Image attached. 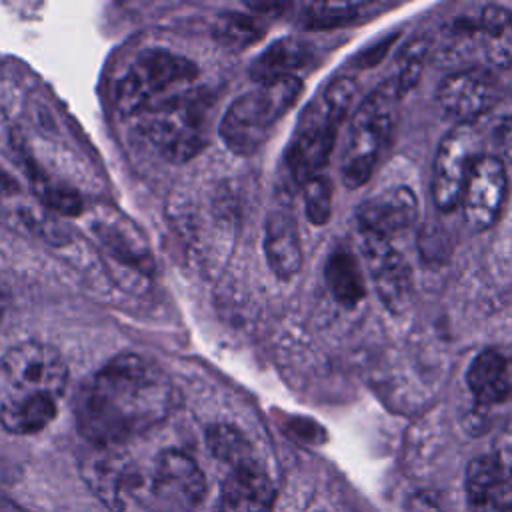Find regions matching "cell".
Instances as JSON below:
<instances>
[{"mask_svg":"<svg viewBox=\"0 0 512 512\" xmlns=\"http://www.w3.org/2000/svg\"><path fill=\"white\" fill-rule=\"evenodd\" d=\"M492 458L498 466L508 474L512 480V422H508L494 438V452Z\"/></svg>","mask_w":512,"mask_h":512,"instance_id":"28","label":"cell"},{"mask_svg":"<svg viewBox=\"0 0 512 512\" xmlns=\"http://www.w3.org/2000/svg\"><path fill=\"white\" fill-rule=\"evenodd\" d=\"M300 94L302 82L298 76L256 82L222 116L220 138L232 152L252 154L268 138L274 124L296 104Z\"/></svg>","mask_w":512,"mask_h":512,"instance_id":"6","label":"cell"},{"mask_svg":"<svg viewBox=\"0 0 512 512\" xmlns=\"http://www.w3.org/2000/svg\"><path fill=\"white\" fill-rule=\"evenodd\" d=\"M326 284L334 296V300L346 308L358 306L366 296L364 274L356 262V258L346 250H336L324 268Z\"/></svg>","mask_w":512,"mask_h":512,"instance_id":"21","label":"cell"},{"mask_svg":"<svg viewBox=\"0 0 512 512\" xmlns=\"http://www.w3.org/2000/svg\"><path fill=\"white\" fill-rule=\"evenodd\" d=\"M32 190L44 206H48L60 214L76 216L82 212L80 194L44 174H32Z\"/></svg>","mask_w":512,"mask_h":512,"instance_id":"24","label":"cell"},{"mask_svg":"<svg viewBox=\"0 0 512 512\" xmlns=\"http://www.w3.org/2000/svg\"><path fill=\"white\" fill-rule=\"evenodd\" d=\"M198 68L184 56L154 50L142 54L118 84V108L126 116H140L190 90Z\"/></svg>","mask_w":512,"mask_h":512,"instance_id":"8","label":"cell"},{"mask_svg":"<svg viewBox=\"0 0 512 512\" xmlns=\"http://www.w3.org/2000/svg\"><path fill=\"white\" fill-rule=\"evenodd\" d=\"M82 476L104 506L122 512L126 500L134 498L140 468L112 446H98V452L84 460Z\"/></svg>","mask_w":512,"mask_h":512,"instance_id":"14","label":"cell"},{"mask_svg":"<svg viewBox=\"0 0 512 512\" xmlns=\"http://www.w3.org/2000/svg\"><path fill=\"white\" fill-rule=\"evenodd\" d=\"M358 244L380 302L394 314L404 312L412 300V270L390 238L358 228Z\"/></svg>","mask_w":512,"mask_h":512,"instance_id":"11","label":"cell"},{"mask_svg":"<svg viewBox=\"0 0 512 512\" xmlns=\"http://www.w3.org/2000/svg\"><path fill=\"white\" fill-rule=\"evenodd\" d=\"M264 252L278 278L288 280L298 274L302 266V248L296 222L288 210L276 208L270 212L264 232Z\"/></svg>","mask_w":512,"mask_h":512,"instance_id":"18","label":"cell"},{"mask_svg":"<svg viewBox=\"0 0 512 512\" xmlns=\"http://www.w3.org/2000/svg\"><path fill=\"white\" fill-rule=\"evenodd\" d=\"M354 94L356 86L350 78H336L306 108L286 154L290 174L296 182H308L326 166L340 122L346 116Z\"/></svg>","mask_w":512,"mask_h":512,"instance_id":"5","label":"cell"},{"mask_svg":"<svg viewBox=\"0 0 512 512\" xmlns=\"http://www.w3.org/2000/svg\"><path fill=\"white\" fill-rule=\"evenodd\" d=\"M98 236L102 238L104 248L118 258L122 264L136 268V270H150V256L144 248L142 242L134 234L124 232L122 228L110 224V222H100L96 226Z\"/></svg>","mask_w":512,"mask_h":512,"instance_id":"23","label":"cell"},{"mask_svg":"<svg viewBox=\"0 0 512 512\" xmlns=\"http://www.w3.org/2000/svg\"><path fill=\"white\" fill-rule=\"evenodd\" d=\"M312 60V46L298 38H284L274 42L262 52L254 66L252 76L256 82H266L282 76H294V70L304 68Z\"/></svg>","mask_w":512,"mask_h":512,"instance_id":"20","label":"cell"},{"mask_svg":"<svg viewBox=\"0 0 512 512\" xmlns=\"http://www.w3.org/2000/svg\"><path fill=\"white\" fill-rule=\"evenodd\" d=\"M440 58L468 68H508L512 64V12L484 4L458 14L442 32Z\"/></svg>","mask_w":512,"mask_h":512,"instance_id":"4","label":"cell"},{"mask_svg":"<svg viewBox=\"0 0 512 512\" xmlns=\"http://www.w3.org/2000/svg\"><path fill=\"white\" fill-rule=\"evenodd\" d=\"M304 186V206H306V216L312 224L322 226L328 222L332 214V186L330 180L322 174L310 178Z\"/></svg>","mask_w":512,"mask_h":512,"instance_id":"26","label":"cell"},{"mask_svg":"<svg viewBox=\"0 0 512 512\" xmlns=\"http://www.w3.org/2000/svg\"><path fill=\"white\" fill-rule=\"evenodd\" d=\"M436 100L442 112L458 124H476L498 104L500 90L490 70L460 68L440 82Z\"/></svg>","mask_w":512,"mask_h":512,"instance_id":"12","label":"cell"},{"mask_svg":"<svg viewBox=\"0 0 512 512\" xmlns=\"http://www.w3.org/2000/svg\"><path fill=\"white\" fill-rule=\"evenodd\" d=\"M206 492L200 466L186 452L164 450L140 470L134 498L148 512H192Z\"/></svg>","mask_w":512,"mask_h":512,"instance_id":"9","label":"cell"},{"mask_svg":"<svg viewBox=\"0 0 512 512\" xmlns=\"http://www.w3.org/2000/svg\"><path fill=\"white\" fill-rule=\"evenodd\" d=\"M466 380L476 402L482 406L500 404L512 396L510 362L498 350L480 352L472 360Z\"/></svg>","mask_w":512,"mask_h":512,"instance_id":"19","label":"cell"},{"mask_svg":"<svg viewBox=\"0 0 512 512\" xmlns=\"http://www.w3.org/2000/svg\"><path fill=\"white\" fill-rule=\"evenodd\" d=\"M362 4L352 2H324V4H310L304 12V24L308 28H336L352 22Z\"/></svg>","mask_w":512,"mask_h":512,"instance_id":"25","label":"cell"},{"mask_svg":"<svg viewBox=\"0 0 512 512\" xmlns=\"http://www.w3.org/2000/svg\"><path fill=\"white\" fill-rule=\"evenodd\" d=\"M274 496L268 474L254 458L228 468L220 490V512H270Z\"/></svg>","mask_w":512,"mask_h":512,"instance_id":"15","label":"cell"},{"mask_svg":"<svg viewBox=\"0 0 512 512\" xmlns=\"http://www.w3.org/2000/svg\"><path fill=\"white\" fill-rule=\"evenodd\" d=\"M174 402V388L158 366L120 354L80 388L76 424L94 446H116L162 422Z\"/></svg>","mask_w":512,"mask_h":512,"instance_id":"1","label":"cell"},{"mask_svg":"<svg viewBox=\"0 0 512 512\" xmlns=\"http://www.w3.org/2000/svg\"><path fill=\"white\" fill-rule=\"evenodd\" d=\"M68 384L60 352L42 342H22L0 356V424L14 434H34L58 414Z\"/></svg>","mask_w":512,"mask_h":512,"instance_id":"2","label":"cell"},{"mask_svg":"<svg viewBox=\"0 0 512 512\" xmlns=\"http://www.w3.org/2000/svg\"><path fill=\"white\" fill-rule=\"evenodd\" d=\"M4 310H6V296L0 292V318H2Z\"/></svg>","mask_w":512,"mask_h":512,"instance_id":"31","label":"cell"},{"mask_svg":"<svg viewBox=\"0 0 512 512\" xmlns=\"http://www.w3.org/2000/svg\"><path fill=\"white\" fill-rule=\"evenodd\" d=\"M480 156L482 136L476 124H458L442 138L432 174V196L442 212L460 204L470 168Z\"/></svg>","mask_w":512,"mask_h":512,"instance_id":"10","label":"cell"},{"mask_svg":"<svg viewBox=\"0 0 512 512\" xmlns=\"http://www.w3.org/2000/svg\"><path fill=\"white\" fill-rule=\"evenodd\" d=\"M212 98L194 88L140 116L138 130L168 160L184 162L208 142Z\"/></svg>","mask_w":512,"mask_h":512,"instance_id":"7","label":"cell"},{"mask_svg":"<svg viewBox=\"0 0 512 512\" xmlns=\"http://www.w3.org/2000/svg\"><path fill=\"white\" fill-rule=\"evenodd\" d=\"M224 34L232 42L246 44V42H254L256 38H260L262 28L252 18H248L244 14H230L224 24Z\"/></svg>","mask_w":512,"mask_h":512,"instance_id":"27","label":"cell"},{"mask_svg":"<svg viewBox=\"0 0 512 512\" xmlns=\"http://www.w3.org/2000/svg\"><path fill=\"white\" fill-rule=\"evenodd\" d=\"M470 512H512V480L492 456H476L466 468Z\"/></svg>","mask_w":512,"mask_h":512,"instance_id":"17","label":"cell"},{"mask_svg":"<svg viewBox=\"0 0 512 512\" xmlns=\"http://www.w3.org/2000/svg\"><path fill=\"white\" fill-rule=\"evenodd\" d=\"M508 190L504 162L498 156L482 154L466 178L462 190V210L474 230H488L496 224Z\"/></svg>","mask_w":512,"mask_h":512,"instance_id":"13","label":"cell"},{"mask_svg":"<svg viewBox=\"0 0 512 512\" xmlns=\"http://www.w3.org/2000/svg\"><path fill=\"white\" fill-rule=\"evenodd\" d=\"M14 192H18L16 180L0 168V194H14Z\"/></svg>","mask_w":512,"mask_h":512,"instance_id":"30","label":"cell"},{"mask_svg":"<svg viewBox=\"0 0 512 512\" xmlns=\"http://www.w3.org/2000/svg\"><path fill=\"white\" fill-rule=\"evenodd\" d=\"M418 218V200L406 186L378 192L362 202L356 212L358 228L390 238L392 234L408 230Z\"/></svg>","mask_w":512,"mask_h":512,"instance_id":"16","label":"cell"},{"mask_svg":"<svg viewBox=\"0 0 512 512\" xmlns=\"http://www.w3.org/2000/svg\"><path fill=\"white\" fill-rule=\"evenodd\" d=\"M402 90L396 78L382 82L354 112L348 144L342 156V180L348 188L366 184L390 148Z\"/></svg>","mask_w":512,"mask_h":512,"instance_id":"3","label":"cell"},{"mask_svg":"<svg viewBox=\"0 0 512 512\" xmlns=\"http://www.w3.org/2000/svg\"><path fill=\"white\" fill-rule=\"evenodd\" d=\"M492 138L500 156L512 162V116H504L494 124Z\"/></svg>","mask_w":512,"mask_h":512,"instance_id":"29","label":"cell"},{"mask_svg":"<svg viewBox=\"0 0 512 512\" xmlns=\"http://www.w3.org/2000/svg\"><path fill=\"white\" fill-rule=\"evenodd\" d=\"M208 448L216 460H220L226 468L254 460L256 454L250 442L244 438L240 430L228 424H214L208 428L206 434Z\"/></svg>","mask_w":512,"mask_h":512,"instance_id":"22","label":"cell"}]
</instances>
